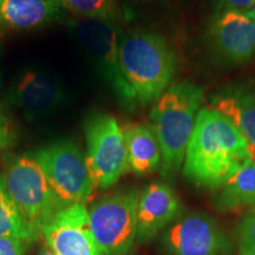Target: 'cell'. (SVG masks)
<instances>
[{
	"label": "cell",
	"mask_w": 255,
	"mask_h": 255,
	"mask_svg": "<svg viewBox=\"0 0 255 255\" xmlns=\"http://www.w3.org/2000/svg\"><path fill=\"white\" fill-rule=\"evenodd\" d=\"M255 152L240 130L213 108L197 113L188 142L183 175L200 188L218 189Z\"/></svg>",
	"instance_id": "1"
},
{
	"label": "cell",
	"mask_w": 255,
	"mask_h": 255,
	"mask_svg": "<svg viewBox=\"0 0 255 255\" xmlns=\"http://www.w3.org/2000/svg\"><path fill=\"white\" fill-rule=\"evenodd\" d=\"M119 59L129 108L156 103L170 84L176 68L167 41L138 28L120 36Z\"/></svg>",
	"instance_id": "2"
},
{
	"label": "cell",
	"mask_w": 255,
	"mask_h": 255,
	"mask_svg": "<svg viewBox=\"0 0 255 255\" xmlns=\"http://www.w3.org/2000/svg\"><path fill=\"white\" fill-rule=\"evenodd\" d=\"M202 100V89L182 82L164 91L152 108L150 127L161 146V174L164 178L176 174L183 163Z\"/></svg>",
	"instance_id": "3"
},
{
	"label": "cell",
	"mask_w": 255,
	"mask_h": 255,
	"mask_svg": "<svg viewBox=\"0 0 255 255\" xmlns=\"http://www.w3.org/2000/svg\"><path fill=\"white\" fill-rule=\"evenodd\" d=\"M4 182L26 221L37 231L64 208L50 187L45 173L33 157L11 155L5 158Z\"/></svg>",
	"instance_id": "4"
},
{
	"label": "cell",
	"mask_w": 255,
	"mask_h": 255,
	"mask_svg": "<svg viewBox=\"0 0 255 255\" xmlns=\"http://www.w3.org/2000/svg\"><path fill=\"white\" fill-rule=\"evenodd\" d=\"M87 167L95 189L113 187L129 169L122 128L109 114L92 113L84 124Z\"/></svg>",
	"instance_id": "5"
},
{
	"label": "cell",
	"mask_w": 255,
	"mask_h": 255,
	"mask_svg": "<svg viewBox=\"0 0 255 255\" xmlns=\"http://www.w3.org/2000/svg\"><path fill=\"white\" fill-rule=\"evenodd\" d=\"M139 191L129 189L111 194L89 209L94 239L103 255H127L137 237Z\"/></svg>",
	"instance_id": "6"
},
{
	"label": "cell",
	"mask_w": 255,
	"mask_h": 255,
	"mask_svg": "<svg viewBox=\"0 0 255 255\" xmlns=\"http://www.w3.org/2000/svg\"><path fill=\"white\" fill-rule=\"evenodd\" d=\"M45 173L50 187L64 206L84 203L94 194L85 156L72 139H60L32 156Z\"/></svg>",
	"instance_id": "7"
},
{
	"label": "cell",
	"mask_w": 255,
	"mask_h": 255,
	"mask_svg": "<svg viewBox=\"0 0 255 255\" xmlns=\"http://www.w3.org/2000/svg\"><path fill=\"white\" fill-rule=\"evenodd\" d=\"M69 26L84 47L105 82L114 89L119 100L128 107L127 88L120 69V28L114 19L75 18Z\"/></svg>",
	"instance_id": "8"
},
{
	"label": "cell",
	"mask_w": 255,
	"mask_h": 255,
	"mask_svg": "<svg viewBox=\"0 0 255 255\" xmlns=\"http://www.w3.org/2000/svg\"><path fill=\"white\" fill-rule=\"evenodd\" d=\"M39 233L56 255H103L91 233L84 203H72L58 210Z\"/></svg>",
	"instance_id": "9"
},
{
	"label": "cell",
	"mask_w": 255,
	"mask_h": 255,
	"mask_svg": "<svg viewBox=\"0 0 255 255\" xmlns=\"http://www.w3.org/2000/svg\"><path fill=\"white\" fill-rule=\"evenodd\" d=\"M8 101L21 111L25 119L33 121L62 107L65 102V89L51 73L27 70L9 89Z\"/></svg>",
	"instance_id": "10"
},
{
	"label": "cell",
	"mask_w": 255,
	"mask_h": 255,
	"mask_svg": "<svg viewBox=\"0 0 255 255\" xmlns=\"http://www.w3.org/2000/svg\"><path fill=\"white\" fill-rule=\"evenodd\" d=\"M165 246L171 255H220L226 248V240L209 215L193 213L169 229Z\"/></svg>",
	"instance_id": "11"
},
{
	"label": "cell",
	"mask_w": 255,
	"mask_h": 255,
	"mask_svg": "<svg viewBox=\"0 0 255 255\" xmlns=\"http://www.w3.org/2000/svg\"><path fill=\"white\" fill-rule=\"evenodd\" d=\"M210 41L222 59L242 63L255 55V23L246 13L228 9L210 27Z\"/></svg>",
	"instance_id": "12"
},
{
	"label": "cell",
	"mask_w": 255,
	"mask_h": 255,
	"mask_svg": "<svg viewBox=\"0 0 255 255\" xmlns=\"http://www.w3.org/2000/svg\"><path fill=\"white\" fill-rule=\"evenodd\" d=\"M63 0H0V36L66 20Z\"/></svg>",
	"instance_id": "13"
},
{
	"label": "cell",
	"mask_w": 255,
	"mask_h": 255,
	"mask_svg": "<svg viewBox=\"0 0 255 255\" xmlns=\"http://www.w3.org/2000/svg\"><path fill=\"white\" fill-rule=\"evenodd\" d=\"M180 210V201L168 184L154 182L139 194L137 206V237L149 241L164 228Z\"/></svg>",
	"instance_id": "14"
},
{
	"label": "cell",
	"mask_w": 255,
	"mask_h": 255,
	"mask_svg": "<svg viewBox=\"0 0 255 255\" xmlns=\"http://www.w3.org/2000/svg\"><path fill=\"white\" fill-rule=\"evenodd\" d=\"M213 109L240 130L255 152V82L229 87L213 98Z\"/></svg>",
	"instance_id": "15"
},
{
	"label": "cell",
	"mask_w": 255,
	"mask_h": 255,
	"mask_svg": "<svg viewBox=\"0 0 255 255\" xmlns=\"http://www.w3.org/2000/svg\"><path fill=\"white\" fill-rule=\"evenodd\" d=\"M122 130L130 170L136 175L155 171L162 162V151L151 127L128 124Z\"/></svg>",
	"instance_id": "16"
},
{
	"label": "cell",
	"mask_w": 255,
	"mask_h": 255,
	"mask_svg": "<svg viewBox=\"0 0 255 255\" xmlns=\"http://www.w3.org/2000/svg\"><path fill=\"white\" fill-rule=\"evenodd\" d=\"M214 205L221 212L255 206V158L247 161L222 184Z\"/></svg>",
	"instance_id": "17"
},
{
	"label": "cell",
	"mask_w": 255,
	"mask_h": 255,
	"mask_svg": "<svg viewBox=\"0 0 255 255\" xmlns=\"http://www.w3.org/2000/svg\"><path fill=\"white\" fill-rule=\"evenodd\" d=\"M39 235V231L26 221L9 196L4 177L0 175V237L18 239L31 245L38 240Z\"/></svg>",
	"instance_id": "18"
},
{
	"label": "cell",
	"mask_w": 255,
	"mask_h": 255,
	"mask_svg": "<svg viewBox=\"0 0 255 255\" xmlns=\"http://www.w3.org/2000/svg\"><path fill=\"white\" fill-rule=\"evenodd\" d=\"M64 6L78 18L114 19V0H63Z\"/></svg>",
	"instance_id": "19"
},
{
	"label": "cell",
	"mask_w": 255,
	"mask_h": 255,
	"mask_svg": "<svg viewBox=\"0 0 255 255\" xmlns=\"http://www.w3.org/2000/svg\"><path fill=\"white\" fill-rule=\"evenodd\" d=\"M238 242L240 255H255V208L239 223Z\"/></svg>",
	"instance_id": "20"
},
{
	"label": "cell",
	"mask_w": 255,
	"mask_h": 255,
	"mask_svg": "<svg viewBox=\"0 0 255 255\" xmlns=\"http://www.w3.org/2000/svg\"><path fill=\"white\" fill-rule=\"evenodd\" d=\"M17 130L12 120L0 105V149L9 148L17 142Z\"/></svg>",
	"instance_id": "21"
},
{
	"label": "cell",
	"mask_w": 255,
	"mask_h": 255,
	"mask_svg": "<svg viewBox=\"0 0 255 255\" xmlns=\"http://www.w3.org/2000/svg\"><path fill=\"white\" fill-rule=\"evenodd\" d=\"M26 250V242L18 239L0 237V255H25Z\"/></svg>",
	"instance_id": "22"
},
{
	"label": "cell",
	"mask_w": 255,
	"mask_h": 255,
	"mask_svg": "<svg viewBox=\"0 0 255 255\" xmlns=\"http://www.w3.org/2000/svg\"><path fill=\"white\" fill-rule=\"evenodd\" d=\"M226 6L232 11H238L241 13H247L254 8L255 0H223Z\"/></svg>",
	"instance_id": "23"
},
{
	"label": "cell",
	"mask_w": 255,
	"mask_h": 255,
	"mask_svg": "<svg viewBox=\"0 0 255 255\" xmlns=\"http://www.w3.org/2000/svg\"><path fill=\"white\" fill-rule=\"evenodd\" d=\"M38 255H56V254L53 253V251L46 245V246L40 247L39 252H38Z\"/></svg>",
	"instance_id": "24"
},
{
	"label": "cell",
	"mask_w": 255,
	"mask_h": 255,
	"mask_svg": "<svg viewBox=\"0 0 255 255\" xmlns=\"http://www.w3.org/2000/svg\"><path fill=\"white\" fill-rule=\"evenodd\" d=\"M247 15H248V17H250L251 19H252V20H253L254 21V23H255V7L253 8V9H251V11L250 12H247V13H246Z\"/></svg>",
	"instance_id": "25"
}]
</instances>
